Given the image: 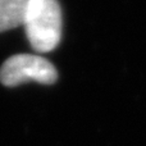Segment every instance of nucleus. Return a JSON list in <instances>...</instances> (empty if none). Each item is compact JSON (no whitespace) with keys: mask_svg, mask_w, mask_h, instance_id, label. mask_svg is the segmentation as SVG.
<instances>
[{"mask_svg":"<svg viewBox=\"0 0 146 146\" xmlns=\"http://www.w3.org/2000/svg\"><path fill=\"white\" fill-rule=\"evenodd\" d=\"M31 46L38 53H49L62 37V8L58 0H30L23 21Z\"/></svg>","mask_w":146,"mask_h":146,"instance_id":"obj_1","label":"nucleus"},{"mask_svg":"<svg viewBox=\"0 0 146 146\" xmlns=\"http://www.w3.org/2000/svg\"><path fill=\"white\" fill-rule=\"evenodd\" d=\"M56 80L58 72L53 63L38 55L17 54L8 58L0 68V81L8 87H14L30 81L53 85Z\"/></svg>","mask_w":146,"mask_h":146,"instance_id":"obj_2","label":"nucleus"},{"mask_svg":"<svg viewBox=\"0 0 146 146\" xmlns=\"http://www.w3.org/2000/svg\"><path fill=\"white\" fill-rule=\"evenodd\" d=\"M30 0H0V32L23 26Z\"/></svg>","mask_w":146,"mask_h":146,"instance_id":"obj_3","label":"nucleus"}]
</instances>
